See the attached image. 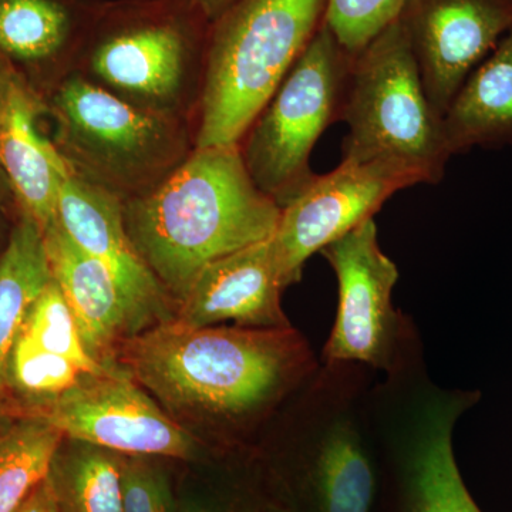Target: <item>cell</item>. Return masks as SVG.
Returning <instances> with one entry per match:
<instances>
[{
  "label": "cell",
  "mask_w": 512,
  "mask_h": 512,
  "mask_svg": "<svg viewBox=\"0 0 512 512\" xmlns=\"http://www.w3.org/2000/svg\"><path fill=\"white\" fill-rule=\"evenodd\" d=\"M66 440L42 417H19L0 436V512H15L49 477L57 451Z\"/></svg>",
  "instance_id": "22"
},
{
  "label": "cell",
  "mask_w": 512,
  "mask_h": 512,
  "mask_svg": "<svg viewBox=\"0 0 512 512\" xmlns=\"http://www.w3.org/2000/svg\"><path fill=\"white\" fill-rule=\"evenodd\" d=\"M355 55L322 23L238 144L256 187L284 208L312 180L316 141L340 120Z\"/></svg>",
  "instance_id": "9"
},
{
  "label": "cell",
  "mask_w": 512,
  "mask_h": 512,
  "mask_svg": "<svg viewBox=\"0 0 512 512\" xmlns=\"http://www.w3.org/2000/svg\"><path fill=\"white\" fill-rule=\"evenodd\" d=\"M18 79V74L13 72L8 62L0 56V101L8 94L10 87Z\"/></svg>",
  "instance_id": "30"
},
{
  "label": "cell",
  "mask_w": 512,
  "mask_h": 512,
  "mask_svg": "<svg viewBox=\"0 0 512 512\" xmlns=\"http://www.w3.org/2000/svg\"><path fill=\"white\" fill-rule=\"evenodd\" d=\"M72 360L46 352L18 335L8 357L2 410L32 417L46 404L69 392L86 377Z\"/></svg>",
  "instance_id": "23"
},
{
  "label": "cell",
  "mask_w": 512,
  "mask_h": 512,
  "mask_svg": "<svg viewBox=\"0 0 512 512\" xmlns=\"http://www.w3.org/2000/svg\"><path fill=\"white\" fill-rule=\"evenodd\" d=\"M478 390L446 389L427 373L380 384L372 419L382 448L394 512H483L468 491L453 437Z\"/></svg>",
  "instance_id": "8"
},
{
  "label": "cell",
  "mask_w": 512,
  "mask_h": 512,
  "mask_svg": "<svg viewBox=\"0 0 512 512\" xmlns=\"http://www.w3.org/2000/svg\"><path fill=\"white\" fill-rule=\"evenodd\" d=\"M266 512H285V511L282 510V508L279 507V505H276L275 503H272L271 500H269L268 510H266Z\"/></svg>",
  "instance_id": "31"
},
{
  "label": "cell",
  "mask_w": 512,
  "mask_h": 512,
  "mask_svg": "<svg viewBox=\"0 0 512 512\" xmlns=\"http://www.w3.org/2000/svg\"><path fill=\"white\" fill-rule=\"evenodd\" d=\"M57 224L109 271L133 335L174 319L177 303L131 241L119 198L70 174L60 188Z\"/></svg>",
  "instance_id": "14"
},
{
  "label": "cell",
  "mask_w": 512,
  "mask_h": 512,
  "mask_svg": "<svg viewBox=\"0 0 512 512\" xmlns=\"http://www.w3.org/2000/svg\"><path fill=\"white\" fill-rule=\"evenodd\" d=\"M12 212H19L18 204H16L15 194L2 165H0V231H2L3 222Z\"/></svg>",
  "instance_id": "28"
},
{
  "label": "cell",
  "mask_w": 512,
  "mask_h": 512,
  "mask_svg": "<svg viewBox=\"0 0 512 512\" xmlns=\"http://www.w3.org/2000/svg\"><path fill=\"white\" fill-rule=\"evenodd\" d=\"M211 23L188 0H104L74 73L138 109L195 123Z\"/></svg>",
  "instance_id": "4"
},
{
  "label": "cell",
  "mask_w": 512,
  "mask_h": 512,
  "mask_svg": "<svg viewBox=\"0 0 512 512\" xmlns=\"http://www.w3.org/2000/svg\"><path fill=\"white\" fill-rule=\"evenodd\" d=\"M340 120L349 127L345 160L396 168L416 184L443 180L451 157L443 124L399 18L355 56Z\"/></svg>",
  "instance_id": "7"
},
{
  "label": "cell",
  "mask_w": 512,
  "mask_h": 512,
  "mask_svg": "<svg viewBox=\"0 0 512 512\" xmlns=\"http://www.w3.org/2000/svg\"><path fill=\"white\" fill-rule=\"evenodd\" d=\"M441 124L451 156L512 146V30L467 77Z\"/></svg>",
  "instance_id": "19"
},
{
  "label": "cell",
  "mask_w": 512,
  "mask_h": 512,
  "mask_svg": "<svg viewBox=\"0 0 512 512\" xmlns=\"http://www.w3.org/2000/svg\"><path fill=\"white\" fill-rule=\"evenodd\" d=\"M269 497L256 457L229 458L211 477L178 488V512H266Z\"/></svg>",
  "instance_id": "24"
},
{
  "label": "cell",
  "mask_w": 512,
  "mask_h": 512,
  "mask_svg": "<svg viewBox=\"0 0 512 512\" xmlns=\"http://www.w3.org/2000/svg\"><path fill=\"white\" fill-rule=\"evenodd\" d=\"M32 417L46 419L66 439L124 456L205 460L198 440L161 412L133 377L114 367L106 375L83 377Z\"/></svg>",
  "instance_id": "11"
},
{
  "label": "cell",
  "mask_w": 512,
  "mask_h": 512,
  "mask_svg": "<svg viewBox=\"0 0 512 512\" xmlns=\"http://www.w3.org/2000/svg\"><path fill=\"white\" fill-rule=\"evenodd\" d=\"M288 288L271 238L205 266L177 303V320L208 328L234 320L239 328H288L281 295Z\"/></svg>",
  "instance_id": "16"
},
{
  "label": "cell",
  "mask_w": 512,
  "mask_h": 512,
  "mask_svg": "<svg viewBox=\"0 0 512 512\" xmlns=\"http://www.w3.org/2000/svg\"><path fill=\"white\" fill-rule=\"evenodd\" d=\"M279 217L239 146L195 147L153 191L123 202L131 241L175 303L205 266L271 238Z\"/></svg>",
  "instance_id": "3"
},
{
  "label": "cell",
  "mask_w": 512,
  "mask_h": 512,
  "mask_svg": "<svg viewBox=\"0 0 512 512\" xmlns=\"http://www.w3.org/2000/svg\"><path fill=\"white\" fill-rule=\"evenodd\" d=\"M443 119L471 72L512 30V0H404L397 15Z\"/></svg>",
  "instance_id": "13"
},
{
  "label": "cell",
  "mask_w": 512,
  "mask_h": 512,
  "mask_svg": "<svg viewBox=\"0 0 512 512\" xmlns=\"http://www.w3.org/2000/svg\"><path fill=\"white\" fill-rule=\"evenodd\" d=\"M188 2L197 5L207 15V18L214 22L215 19L220 18L225 10L231 8L237 0H188Z\"/></svg>",
  "instance_id": "29"
},
{
  "label": "cell",
  "mask_w": 512,
  "mask_h": 512,
  "mask_svg": "<svg viewBox=\"0 0 512 512\" xmlns=\"http://www.w3.org/2000/svg\"><path fill=\"white\" fill-rule=\"evenodd\" d=\"M53 279L79 326L84 346L107 365L111 352L133 335L119 289L103 264L77 247L59 224L45 231Z\"/></svg>",
  "instance_id": "18"
},
{
  "label": "cell",
  "mask_w": 512,
  "mask_h": 512,
  "mask_svg": "<svg viewBox=\"0 0 512 512\" xmlns=\"http://www.w3.org/2000/svg\"><path fill=\"white\" fill-rule=\"evenodd\" d=\"M69 441H63L49 474L59 512H123V454Z\"/></svg>",
  "instance_id": "21"
},
{
  "label": "cell",
  "mask_w": 512,
  "mask_h": 512,
  "mask_svg": "<svg viewBox=\"0 0 512 512\" xmlns=\"http://www.w3.org/2000/svg\"><path fill=\"white\" fill-rule=\"evenodd\" d=\"M52 278L45 232L29 215L19 211L0 252V410L5 399L10 349L30 308Z\"/></svg>",
  "instance_id": "20"
},
{
  "label": "cell",
  "mask_w": 512,
  "mask_h": 512,
  "mask_svg": "<svg viewBox=\"0 0 512 512\" xmlns=\"http://www.w3.org/2000/svg\"><path fill=\"white\" fill-rule=\"evenodd\" d=\"M338 278L335 325L322 362H348L384 376L424 362L423 342L410 316L394 306L399 269L379 245L373 218L320 251Z\"/></svg>",
  "instance_id": "10"
},
{
  "label": "cell",
  "mask_w": 512,
  "mask_h": 512,
  "mask_svg": "<svg viewBox=\"0 0 512 512\" xmlns=\"http://www.w3.org/2000/svg\"><path fill=\"white\" fill-rule=\"evenodd\" d=\"M329 0H237L211 23L195 147L238 146L325 22Z\"/></svg>",
  "instance_id": "5"
},
{
  "label": "cell",
  "mask_w": 512,
  "mask_h": 512,
  "mask_svg": "<svg viewBox=\"0 0 512 512\" xmlns=\"http://www.w3.org/2000/svg\"><path fill=\"white\" fill-rule=\"evenodd\" d=\"M123 512H178L173 473L158 457L121 458Z\"/></svg>",
  "instance_id": "26"
},
{
  "label": "cell",
  "mask_w": 512,
  "mask_h": 512,
  "mask_svg": "<svg viewBox=\"0 0 512 512\" xmlns=\"http://www.w3.org/2000/svg\"><path fill=\"white\" fill-rule=\"evenodd\" d=\"M46 103L22 80L0 101V165L8 177L20 212L45 232L57 222L60 188L70 171L39 120Z\"/></svg>",
  "instance_id": "17"
},
{
  "label": "cell",
  "mask_w": 512,
  "mask_h": 512,
  "mask_svg": "<svg viewBox=\"0 0 512 512\" xmlns=\"http://www.w3.org/2000/svg\"><path fill=\"white\" fill-rule=\"evenodd\" d=\"M19 335L25 336L46 352L72 360L84 375H106L113 369L97 362L87 352L79 326L64 299L62 289L53 278L30 308Z\"/></svg>",
  "instance_id": "25"
},
{
  "label": "cell",
  "mask_w": 512,
  "mask_h": 512,
  "mask_svg": "<svg viewBox=\"0 0 512 512\" xmlns=\"http://www.w3.org/2000/svg\"><path fill=\"white\" fill-rule=\"evenodd\" d=\"M416 185L409 175L376 163L343 160L311 181L284 208L271 237L286 286L301 279L303 265L332 242L373 218L394 192Z\"/></svg>",
  "instance_id": "12"
},
{
  "label": "cell",
  "mask_w": 512,
  "mask_h": 512,
  "mask_svg": "<svg viewBox=\"0 0 512 512\" xmlns=\"http://www.w3.org/2000/svg\"><path fill=\"white\" fill-rule=\"evenodd\" d=\"M369 367L322 362L274 414L256 456L269 500L285 512H392L370 412Z\"/></svg>",
  "instance_id": "2"
},
{
  "label": "cell",
  "mask_w": 512,
  "mask_h": 512,
  "mask_svg": "<svg viewBox=\"0 0 512 512\" xmlns=\"http://www.w3.org/2000/svg\"><path fill=\"white\" fill-rule=\"evenodd\" d=\"M15 512H59L55 491L49 477L26 498Z\"/></svg>",
  "instance_id": "27"
},
{
  "label": "cell",
  "mask_w": 512,
  "mask_h": 512,
  "mask_svg": "<svg viewBox=\"0 0 512 512\" xmlns=\"http://www.w3.org/2000/svg\"><path fill=\"white\" fill-rule=\"evenodd\" d=\"M117 352L128 375L165 406L228 440L268 423L320 365L292 326L190 328L170 319L128 336Z\"/></svg>",
  "instance_id": "1"
},
{
  "label": "cell",
  "mask_w": 512,
  "mask_h": 512,
  "mask_svg": "<svg viewBox=\"0 0 512 512\" xmlns=\"http://www.w3.org/2000/svg\"><path fill=\"white\" fill-rule=\"evenodd\" d=\"M45 103L70 174L121 202L153 191L195 148L194 121L138 109L79 73Z\"/></svg>",
  "instance_id": "6"
},
{
  "label": "cell",
  "mask_w": 512,
  "mask_h": 512,
  "mask_svg": "<svg viewBox=\"0 0 512 512\" xmlns=\"http://www.w3.org/2000/svg\"><path fill=\"white\" fill-rule=\"evenodd\" d=\"M104 0H0V56L46 101L77 63Z\"/></svg>",
  "instance_id": "15"
}]
</instances>
